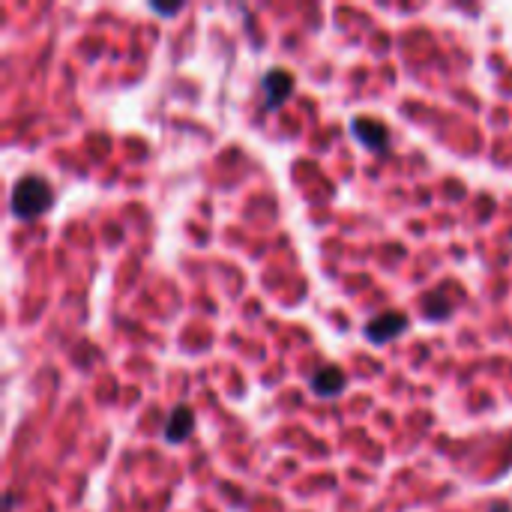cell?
I'll return each instance as SVG.
<instances>
[{
    "mask_svg": "<svg viewBox=\"0 0 512 512\" xmlns=\"http://www.w3.org/2000/svg\"><path fill=\"white\" fill-rule=\"evenodd\" d=\"M408 327V318L402 312H381L366 324V339L381 345V342H393L396 336H402V330Z\"/></svg>",
    "mask_w": 512,
    "mask_h": 512,
    "instance_id": "277c9868",
    "label": "cell"
},
{
    "mask_svg": "<svg viewBox=\"0 0 512 512\" xmlns=\"http://www.w3.org/2000/svg\"><path fill=\"white\" fill-rule=\"evenodd\" d=\"M294 90V75L282 66H273L267 75H264V111H276L285 105V99L291 96Z\"/></svg>",
    "mask_w": 512,
    "mask_h": 512,
    "instance_id": "7a4b0ae2",
    "label": "cell"
},
{
    "mask_svg": "<svg viewBox=\"0 0 512 512\" xmlns=\"http://www.w3.org/2000/svg\"><path fill=\"white\" fill-rule=\"evenodd\" d=\"M423 312H426V318H432V321H447L450 312H453V303L447 300L444 291H432V294L423 300Z\"/></svg>",
    "mask_w": 512,
    "mask_h": 512,
    "instance_id": "52a82bcc",
    "label": "cell"
},
{
    "mask_svg": "<svg viewBox=\"0 0 512 512\" xmlns=\"http://www.w3.org/2000/svg\"><path fill=\"white\" fill-rule=\"evenodd\" d=\"M192 426H195V414H192V408L177 405V408L171 411L168 423H165V441H168V444H183V441L192 435Z\"/></svg>",
    "mask_w": 512,
    "mask_h": 512,
    "instance_id": "8992f818",
    "label": "cell"
},
{
    "mask_svg": "<svg viewBox=\"0 0 512 512\" xmlns=\"http://www.w3.org/2000/svg\"><path fill=\"white\" fill-rule=\"evenodd\" d=\"M489 512H512L510 504H504V501H492L489 504Z\"/></svg>",
    "mask_w": 512,
    "mask_h": 512,
    "instance_id": "9c48e42d",
    "label": "cell"
},
{
    "mask_svg": "<svg viewBox=\"0 0 512 512\" xmlns=\"http://www.w3.org/2000/svg\"><path fill=\"white\" fill-rule=\"evenodd\" d=\"M150 9H153V12H159V15H177V12L183 9V3H177V6H159V3H150Z\"/></svg>",
    "mask_w": 512,
    "mask_h": 512,
    "instance_id": "ba28073f",
    "label": "cell"
},
{
    "mask_svg": "<svg viewBox=\"0 0 512 512\" xmlns=\"http://www.w3.org/2000/svg\"><path fill=\"white\" fill-rule=\"evenodd\" d=\"M345 384H348V375H345V369H339V366H321V369L312 375V393L321 396V399L339 396V393L345 390Z\"/></svg>",
    "mask_w": 512,
    "mask_h": 512,
    "instance_id": "5b68a950",
    "label": "cell"
},
{
    "mask_svg": "<svg viewBox=\"0 0 512 512\" xmlns=\"http://www.w3.org/2000/svg\"><path fill=\"white\" fill-rule=\"evenodd\" d=\"M351 132L354 138H360V144H366L372 153H387L390 150V129L372 117H354L351 120Z\"/></svg>",
    "mask_w": 512,
    "mask_h": 512,
    "instance_id": "3957f363",
    "label": "cell"
},
{
    "mask_svg": "<svg viewBox=\"0 0 512 512\" xmlns=\"http://www.w3.org/2000/svg\"><path fill=\"white\" fill-rule=\"evenodd\" d=\"M51 201H54V192L39 174H24L12 183L9 210L18 219H36L39 213H45L51 207Z\"/></svg>",
    "mask_w": 512,
    "mask_h": 512,
    "instance_id": "6da1fadb",
    "label": "cell"
}]
</instances>
